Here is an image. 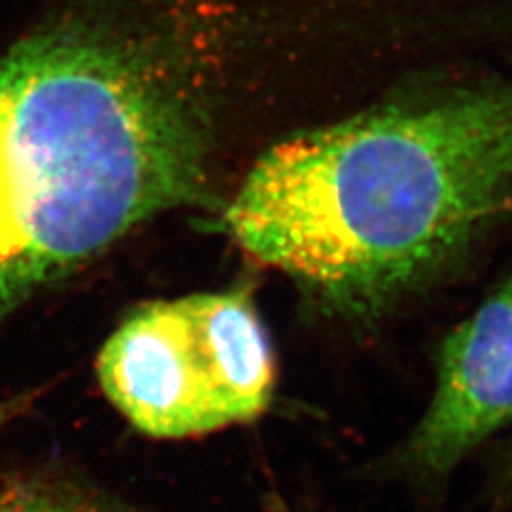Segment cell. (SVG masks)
<instances>
[{
  "mask_svg": "<svg viewBox=\"0 0 512 512\" xmlns=\"http://www.w3.org/2000/svg\"><path fill=\"white\" fill-rule=\"evenodd\" d=\"M497 490L499 497L505 501H512V440L503 454L497 471Z\"/></svg>",
  "mask_w": 512,
  "mask_h": 512,
  "instance_id": "obj_6",
  "label": "cell"
},
{
  "mask_svg": "<svg viewBox=\"0 0 512 512\" xmlns=\"http://www.w3.org/2000/svg\"><path fill=\"white\" fill-rule=\"evenodd\" d=\"M97 378L141 433L200 437L266 412L274 346L247 291L188 294L126 317L97 357Z\"/></svg>",
  "mask_w": 512,
  "mask_h": 512,
  "instance_id": "obj_3",
  "label": "cell"
},
{
  "mask_svg": "<svg viewBox=\"0 0 512 512\" xmlns=\"http://www.w3.org/2000/svg\"><path fill=\"white\" fill-rule=\"evenodd\" d=\"M509 423L512 275L444 338L433 395L397 465L420 482H440Z\"/></svg>",
  "mask_w": 512,
  "mask_h": 512,
  "instance_id": "obj_4",
  "label": "cell"
},
{
  "mask_svg": "<svg viewBox=\"0 0 512 512\" xmlns=\"http://www.w3.org/2000/svg\"><path fill=\"white\" fill-rule=\"evenodd\" d=\"M200 107L143 48L59 27L0 57V315L198 192Z\"/></svg>",
  "mask_w": 512,
  "mask_h": 512,
  "instance_id": "obj_2",
  "label": "cell"
},
{
  "mask_svg": "<svg viewBox=\"0 0 512 512\" xmlns=\"http://www.w3.org/2000/svg\"><path fill=\"white\" fill-rule=\"evenodd\" d=\"M511 196L512 82H501L277 143L222 228L334 310L368 319L452 266Z\"/></svg>",
  "mask_w": 512,
  "mask_h": 512,
  "instance_id": "obj_1",
  "label": "cell"
},
{
  "mask_svg": "<svg viewBox=\"0 0 512 512\" xmlns=\"http://www.w3.org/2000/svg\"><path fill=\"white\" fill-rule=\"evenodd\" d=\"M0 512H131L73 482L19 476L0 484Z\"/></svg>",
  "mask_w": 512,
  "mask_h": 512,
  "instance_id": "obj_5",
  "label": "cell"
}]
</instances>
